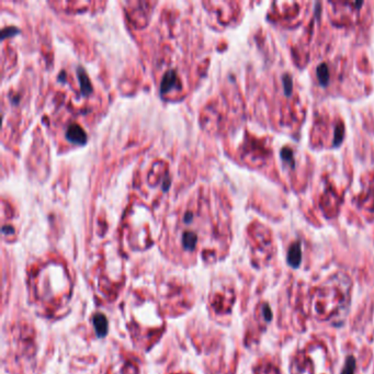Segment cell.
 Listing matches in <instances>:
<instances>
[{
	"label": "cell",
	"mask_w": 374,
	"mask_h": 374,
	"mask_svg": "<svg viewBox=\"0 0 374 374\" xmlns=\"http://www.w3.org/2000/svg\"><path fill=\"white\" fill-rule=\"evenodd\" d=\"M282 82H283V88H284V93L287 96H290L292 93L293 90V80L292 77L289 75V74H285L282 77Z\"/></svg>",
	"instance_id": "obj_5"
},
{
	"label": "cell",
	"mask_w": 374,
	"mask_h": 374,
	"mask_svg": "<svg viewBox=\"0 0 374 374\" xmlns=\"http://www.w3.org/2000/svg\"><path fill=\"white\" fill-rule=\"evenodd\" d=\"M344 136V126L342 123H339L336 126L334 133V146H339L341 144Z\"/></svg>",
	"instance_id": "obj_3"
},
{
	"label": "cell",
	"mask_w": 374,
	"mask_h": 374,
	"mask_svg": "<svg viewBox=\"0 0 374 374\" xmlns=\"http://www.w3.org/2000/svg\"><path fill=\"white\" fill-rule=\"evenodd\" d=\"M263 313L265 315V319H267V321H270V319L272 318V313L270 311V307L268 305H263Z\"/></svg>",
	"instance_id": "obj_7"
},
{
	"label": "cell",
	"mask_w": 374,
	"mask_h": 374,
	"mask_svg": "<svg viewBox=\"0 0 374 374\" xmlns=\"http://www.w3.org/2000/svg\"><path fill=\"white\" fill-rule=\"evenodd\" d=\"M281 157L282 159L288 161L290 165H291L292 167H294L295 165V161H294V158H293V151L290 150V149H283L281 150Z\"/></svg>",
	"instance_id": "obj_6"
},
{
	"label": "cell",
	"mask_w": 374,
	"mask_h": 374,
	"mask_svg": "<svg viewBox=\"0 0 374 374\" xmlns=\"http://www.w3.org/2000/svg\"><path fill=\"white\" fill-rule=\"evenodd\" d=\"M316 75L318 78V81L322 86H327L329 82V70L326 64H321L316 68Z\"/></svg>",
	"instance_id": "obj_2"
},
{
	"label": "cell",
	"mask_w": 374,
	"mask_h": 374,
	"mask_svg": "<svg viewBox=\"0 0 374 374\" xmlns=\"http://www.w3.org/2000/svg\"><path fill=\"white\" fill-rule=\"evenodd\" d=\"M354 370H356V359L352 356H349L346 359V363H344L341 374H354Z\"/></svg>",
	"instance_id": "obj_4"
},
{
	"label": "cell",
	"mask_w": 374,
	"mask_h": 374,
	"mask_svg": "<svg viewBox=\"0 0 374 374\" xmlns=\"http://www.w3.org/2000/svg\"><path fill=\"white\" fill-rule=\"evenodd\" d=\"M287 262L292 268H298L299 265L301 264L302 249H301V244H299V242L292 244L291 247L289 248Z\"/></svg>",
	"instance_id": "obj_1"
}]
</instances>
